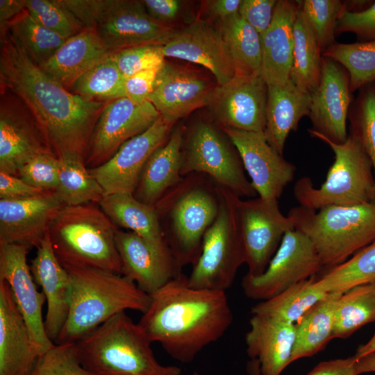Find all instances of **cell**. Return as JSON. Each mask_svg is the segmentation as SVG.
<instances>
[{
  "label": "cell",
  "instance_id": "74e56055",
  "mask_svg": "<svg viewBox=\"0 0 375 375\" xmlns=\"http://www.w3.org/2000/svg\"><path fill=\"white\" fill-rule=\"evenodd\" d=\"M58 159L59 177L56 193L63 205L99 204L105 193L86 167L85 160L77 157Z\"/></svg>",
  "mask_w": 375,
  "mask_h": 375
},
{
  "label": "cell",
  "instance_id": "6125c7cd",
  "mask_svg": "<svg viewBox=\"0 0 375 375\" xmlns=\"http://www.w3.org/2000/svg\"><path fill=\"white\" fill-rule=\"evenodd\" d=\"M193 375H200V374H198L197 372H194V373L193 374Z\"/></svg>",
  "mask_w": 375,
  "mask_h": 375
},
{
  "label": "cell",
  "instance_id": "52a82bcc",
  "mask_svg": "<svg viewBox=\"0 0 375 375\" xmlns=\"http://www.w3.org/2000/svg\"><path fill=\"white\" fill-rule=\"evenodd\" d=\"M294 228L313 244L324 268L346 261L375 240V204L290 210Z\"/></svg>",
  "mask_w": 375,
  "mask_h": 375
},
{
  "label": "cell",
  "instance_id": "6da1fadb",
  "mask_svg": "<svg viewBox=\"0 0 375 375\" xmlns=\"http://www.w3.org/2000/svg\"><path fill=\"white\" fill-rule=\"evenodd\" d=\"M0 38L1 93L14 96L28 110L58 158L85 160L106 103L70 92L31 59L8 29Z\"/></svg>",
  "mask_w": 375,
  "mask_h": 375
},
{
  "label": "cell",
  "instance_id": "d6a6232c",
  "mask_svg": "<svg viewBox=\"0 0 375 375\" xmlns=\"http://www.w3.org/2000/svg\"><path fill=\"white\" fill-rule=\"evenodd\" d=\"M341 294L328 293L295 324L291 363L312 356L333 339L335 309Z\"/></svg>",
  "mask_w": 375,
  "mask_h": 375
},
{
  "label": "cell",
  "instance_id": "60d3db41",
  "mask_svg": "<svg viewBox=\"0 0 375 375\" xmlns=\"http://www.w3.org/2000/svg\"><path fill=\"white\" fill-rule=\"evenodd\" d=\"M322 56L335 60L347 70L352 93L375 83V40L335 42Z\"/></svg>",
  "mask_w": 375,
  "mask_h": 375
},
{
  "label": "cell",
  "instance_id": "6f0895ef",
  "mask_svg": "<svg viewBox=\"0 0 375 375\" xmlns=\"http://www.w3.org/2000/svg\"><path fill=\"white\" fill-rule=\"evenodd\" d=\"M27 0H0V32L4 33L10 24L25 9Z\"/></svg>",
  "mask_w": 375,
  "mask_h": 375
},
{
  "label": "cell",
  "instance_id": "f546056e",
  "mask_svg": "<svg viewBox=\"0 0 375 375\" xmlns=\"http://www.w3.org/2000/svg\"><path fill=\"white\" fill-rule=\"evenodd\" d=\"M310 107V94L290 79L283 85H267L265 135L281 155L289 134L297 130L304 116H308Z\"/></svg>",
  "mask_w": 375,
  "mask_h": 375
},
{
  "label": "cell",
  "instance_id": "680465c9",
  "mask_svg": "<svg viewBox=\"0 0 375 375\" xmlns=\"http://www.w3.org/2000/svg\"><path fill=\"white\" fill-rule=\"evenodd\" d=\"M354 367L357 375L375 372V351L356 359Z\"/></svg>",
  "mask_w": 375,
  "mask_h": 375
},
{
  "label": "cell",
  "instance_id": "7402d4cb",
  "mask_svg": "<svg viewBox=\"0 0 375 375\" xmlns=\"http://www.w3.org/2000/svg\"><path fill=\"white\" fill-rule=\"evenodd\" d=\"M165 58H175L200 65L209 70L217 85L228 83L235 75V67L219 30L209 22L196 19L176 30L163 45Z\"/></svg>",
  "mask_w": 375,
  "mask_h": 375
},
{
  "label": "cell",
  "instance_id": "e0dca14e",
  "mask_svg": "<svg viewBox=\"0 0 375 375\" xmlns=\"http://www.w3.org/2000/svg\"><path fill=\"white\" fill-rule=\"evenodd\" d=\"M221 129L236 148L259 197L278 200L294 178V165L268 142L265 133Z\"/></svg>",
  "mask_w": 375,
  "mask_h": 375
},
{
  "label": "cell",
  "instance_id": "e575fe53",
  "mask_svg": "<svg viewBox=\"0 0 375 375\" xmlns=\"http://www.w3.org/2000/svg\"><path fill=\"white\" fill-rule=\"evenodd\" d=\"M219 30L232 58L235 74L246 76L261 75L260 34L238 13L220 21Z\"/></svg>",
  "mask_w": 375,
  "mask_h": 375
},
{
  "label": "cell",
  "instance_id": "9a60e30c",
  "mask_svg": "<svg viewBox=\"0 0 375 375\" xmlns=\"http://www.w3.org/2000/svg\"><path fill=\"white\" fill-rule=\"evenodd\" d=\"M174 125L160 115L147 131L124 142L106 162L89 169L105 195L133 194L146 162L167 140Z\"/></svg>",
  "mask_w": 375,
  "mask_h": 375
},
{
  "label": "cell",
  "instance_id": "ab89813d",
  "mask_svg": "<svg viewBox=\"0 0 375 375\" xmlns=\"http://www.w3.org/2000/svg\"><path fill=\"white\" fill-rule=\"evenodd\" d=\"M125 77L110 53L80 76L69 91L91 100L108 102L124 97Z\"/></svg>",
  "mask_w": 375,
  "mask_h": 375
},
{
  "label": "cell",
  "instance_id": "4dcf8cb0",
  "mask_svg": "<svg viewBox=\"0 0 375 375\" xmlns=\"http://www.w3.org/2000/svg\"><path fill=\"white\" fill-rule=\"evenodd\" d=\"M110 53L96 31L85 28L67 38L40 67L69 90L80 76Z\"/></svg>",
  "mask_w": 375,
  "mask_h": 375
},
{
  "label": "cell",
  "instance_id": "3957f363",
  "mask_svg": "<svg viewBox=\"0 0 375 375\" xmlns=\"http://www.w3.org/2000/svg\"><path fill=\"white\" fill-rule=\"evenodd\" d=\"M71 284L69 310L55 343L76 342L121 312L144 313L151 296L126 276L108 270L65 265Z\"/></svg>",
  "mask_w": 375,
  "mask_h": 375
},
{
  "label": "cell",
  "instance_id": "f6af8a7d",
  "mask_svg": "<svg viewBox=\"0 0 375 375\" xmlns=\"http://www.w3.org/2000/svg\"><path fill=\"white\" fill-rule=\"evenodd\" d=\"M26 10L41 25L66 39L85 28L60 0H27Z\"/></svg>",
  "mask_w": 375,
  "mask_h": 375
},
{
  "label": "cell",
  "instance_id": "f5cc1de1",
  "mask_svg": "<svg viewBox=\"0 0 375 375\" xmlns=\"http://www.w3.org/2000/svg\"><path fill=\"white\" fill-rule=\"evenodd\" d=\"M43 191L28 184L18 176L0 172V199L24 198Z\"/></svg>",
  "mask_w": 375,
  "mask_h": 375
},
{
  "label": "cell",
  "instance_id": "5b68a950",
  "mask_svg": "<svg viewBox=\"0 0 375 375\" xmlns=\"http://www.w3.org/2000/svg\"><path fill=\"white\" fill-rule=\"evenodd\" d=\"M75 343L81 364L93 375H181L162 365L138 324L126 313L114 315Z\"/></svg>",
  "mask_w": 375,
  "mask_h": 375
},
{
  "label": "cell",
  "instance_id": "603a6c76",
  "mask_svg": "<svg viewBox=\"0 0 375 375\" xmlns=\"http://www.w3.org/2000/svg\"><path fill=\"white\" fill-rule=\"evenodd\" d=\"M115 243L122 274L149 295L183 274L169 249L157 247L131 231L118 229Z\"/></svg>",
  "mask_w": 375,
  "mask_h": 375
},
{
  "label": "cell",
  "instance_id": "7bdbcfd3",
  "mask_svg": "<svg viewBox=\"0 0 375 375\" xmlns=\"http://www.w3.org/2000/svg\"><path fill=\"white\" fill-rule=\"evenodd\" d=\"M349 117V134L359 142L368 156L375 181V83L360 89ZM372 203L375 204V194Z\"/></svg>",
  "mask_w": 375,
  "mask_h": 375
},
{
  "label": "cell",
  "instance_id": "277c9868",
  "mask_svg": "<svg viewBox=\"0 0 375 375\" xmlns=\"http://www.w3.org/2000/svg\"><path fill=\"white\" fill-rule=\"evenodd\" d=\"M218 185L206 175L192 173L168 190L153 206L164 238L178 267L194 265L203 236L219 210Z\"/></svg>",
  "mask_w": 375,
  "mask_h": 375
},
{
  "label": "cell",
  "instance_id": "d6986e66",
  "mask_svg": "<svg viewBox=\"0 0 375 375\" xmlns=\"http://www.w3.org/2000/svg\"><path fill=\"white\" fill-rule=\"evenodd\" d=\"M217 86L199 72L165 61L148 101L162 117L176 124L195 110L208 106Z\"/></svg>",
  "mask_w": 375,
  "mask_h": 375
},
{
  "label": "cell",
  "instance_id": "ee69618b",
  "mask_svg": "<svg viewBox=\"0 0 375 375\" xmlns=\"http://www.w3.org/2000/svg\"><path fill=\"white\" fill-rule=\"evenodd\" d=\"M299 4L323 53L335 42L336 24L345 3L340 0H304Z\"/></svg>",
  "mask_w": 375,
  "mask_h": 375
},
{
  "label": "cell",
  "instance_id": "83f0119b",
  "mask_svg": "<svg viewBox=\"0 0 375 375\" xmlns=\"http://www.w3.org/2000/svg\"><path fill=\"white\" fill-rule=\"evenodd\" d=\"M245 335L247 352L260 363V375H281L291 363L295 324L252 315Z\"/></svg>",
  "mask_w": 375,
  "mask_h": 375
},
{
  "label": "cell",
  "instance_id": "f907efd6",
  "mask_svg": "<svg viewBox=\"0 0 375 375\" xmlns=\"http://www.w3.org/2000/svg\"><path fill=\"white\" fill-rule=\"evenodd\" d=\"M278 0H242L238 14L261 35L269 28Z\"/></svg>",
  "mask_w": 375,
  "mask_h": 375
},
{
  "label": "cell",
  "instance_id": "7a4b0ae2",
  "mask_svg": "<svg viewBox=\"0 0 375 375\" xmlns=\"http://www.w3.org/2000/svg\"><path fill=\"white\" fill-rule=\"evenodd\" d=\"M150 296L138 324L151 343L159 342L169 356L183 363L192 362L233 323L226 292L192 288L183 274Z\"/></svg>",
  "mask_w": 375,
  "mask_h": 375
},
{
  "label": "cell",
  "instance_id": "5bb4252c",
  "mask_svg": "<svg viewBox=\"0 0 375 375\" xmlns=\"http://www.w3.org/2000/svg\"><path fill=\"white\" fill-rule=\"evenodd\" d=\"M160 116L148 100L126 97L106 103L94 128L85 160L88 169L109 160L128 140L147 131Z\"/></svg>",
  "mask_w": 375,
  "mask_h": 375
},
{
  "label": "cell",
  "instance_id": "b9f144b4",
  "mask_svg": "<svg viewBox=\"0 0 375 375\" xmlns=\"http://www.w3.org/2000/svg\"><path fill=\"white\" fill-rule=\"evenodd\" d=\"M8 29L39 66L47 62L67 40L41 25L26 9Z\"/></svg>",
  "mask_w": 375,
  "mask_h": 375
},
{
  "label": "cell",
  "instance_id": "8fae6325",
  "mask_svg": "<svg viewBox=\"0 0 375 375\" xmlns=\"http://www.w3.org/2000/svg\"><path fill=\"white\" fill-rule=\"evenodd\" d=\"M192 173L208 176L240 198L258 194L233 144L221 128L208 121L199 120L187 133L184 131L181 174Z\"/></svg>",
  "mask_w": 375,
  "mask_h": 375
},
{
  "label": "cell",
  "instance_id": "30bf717a",
  "mask_svg": "<svg viewBox=\"0 0 375 375\" xmlns=\"http://www.w3.org/2000/svg\"><path fill=\"white\" fill-rule=\"evenodd\" d=\"M219 187L218 215L205 233L200 255L188 276L194 288L226 292L233 283L239 268L245 264L236 202L238 196Z\"/></svg>",
  "mask_w": 375,
  "mask_h": 375
},
{
  "label": "cell",
  "instance_id": "f35d334b",
  "mask_svg": "<svg viewBox=\"0 0 375 375\" xmlns=\"http://www.w3.org/2000/svg\"><path fill=\"white\" fill-rule=\"evenodd\" d=\"M375 281V240L342 263L316 276L315 285L326 293H344L349 289Z\"/></svg>",
  "mask_w": 375,
  "mask_h": 375
},
{
  "label": "cell",
  "instance_id": "7dc6e473",
  "mask_svg": "<svg viewBox=\"0 0 375 375\" xmlns=\"http://www.w3.org/2000/svg\"><path fill=\"white\" fill-rule=\"evenodd\" d=\"M117 67L125 76L161 67L165 62L163 45L147 44L112 53Z\"/></svg>",
  "mask_w": 375,
  "mask_h": 375
},
{
  "label": "cell",
  "instance_id": "cb8c5ba5",
  "mask_svg": "<svg viewBox=\"0 0 375 375\" xmlns=\"http://www.w3.org/2000/svg\"><path fill=\"white\" fill-rule=\"evenodd\" d=\"M1 95L0 109V172L17 176L22 165L33 157L53 153L36 122L17 99Z\"/></svg>",
  "mask_w": 375,
  "mask_h": 375
},
{
  "label": "cell",
  "instance_id": "d4e9b609",
  "mask_svg": "<svg viewBox=\"0 0 375 375\" xmlns=\"http://www.w3.org/2000/svg\"><path fill=\"white\" fill-rule=\"evenodd\" d=\"M36 249L30 268L35 283L42 287L46 297L44 326L47 335L55 343L69 314L70 278L53 251L48 233Z\"/></svg>",
  "mask_w": 375,
  "mask_h": 375
},
{
  "label": "cell",
  "instance_id": "c3c4849f",
  "mask_svg": "<svg viewBox=\"0 0 375 375\" xmlns=\"http://www.w3.org/2000/svg\"><path fill=\"white\" fill-rule=\"evenodd\" d=\"M60 160L51 152L39 154L21 167L17 176L28 184L44 191L56 192Z\"/></svg>",
  "mask_w": 375,
  "mask_h": 375
},
{
  "label": "cell",
  "instance_id": "d590c367",
  "mask_svg": "<svg viewBox=\"0 0 375 375\" xmlns=\"http://www.w3.org/2000/svg\"><path fill=\"white\" fill-rule=\"evenodd\" d=\"M315 278L297 283L276 296L260 301L252 307L251 314L295 324L328 294L315 285Z\"/></svg>",
  "mask_w": 375,
  "mask_h": 375
},
{
  "label": "cell",
  "instance_id": "2e32d148",
  "mask_svg": "<svg viewBox=\"0 0 375 375\" xmlns=\"http://www.w3.org/2000/svg\"><path fill=\"white\" fill-rule=\"evenodd\" d=\"M267 99V85L261 75L235 74L217 86L208 107L221 128L265 133Z\"/></svg>",
  "mask_w": 375,
  "mask_h": 375
},
{
  "label": "cell",
  "instance_id": "9c48e42d",
  "mask_svg": "<svg viewBox=\"0 0 375 375\" xmlns=\"http://www.w3.org/2000/svg\"><path fill=\"white\" fill-rule=\"evenodd\" d=\"M84 28L96 31L110 53L147 44L165 45L176 29L152 18L142 1L61 0Z\"/></svg>",
  "mask_w": 375,
  "mask_h": 375
},
{
  "label": "cell",
  "instance_id": "bcb514c9",
  "mask_svg": "<svg viewBox=\"0 0 375 375\" xmlns=\"http://www.w3.org/2000/svg\"><path fill=\"white\" fill-rule=\"evenodd\" d=\"M30 375H93L81 364L74 342L55 343L39 356Z\"/></svg>",
  "mask_w": 375,
  "mask_h": 375
},
{
  "label": "cell",
  "instance_id": "7c38bea8",
  "mask_svg": "<svg viewBox=\"0 0 375 375\" xmlns=\"http://www.w3.org/2000/svg\"><path fill=\"white\" fill-rule=\"evenodd\" d=\"M323 268L310 240L293 228L285 233L265 272L256 276L246 274L242 288L248 298L265 301L317 276Z\"/></svg>",
  "mask_w": 375,
  "mask_h": 375
},
{
  "label": "cell",
  "instance_id": "8d00e7d4",
  "mask_svg": "<svg viewBox=\"0 0 375 375\" xmlns=\"http://www.w3.org/2000/svg\"><path fill=\"white\" fill-rule=\"evenodd\" d=\"M372 322H375V281L340 294L335 309L333 339H346Z\"/></svg>",
  "mask_w": 375,
  "mask_h": 375
},
{
  "label": "cell",
  "instance_id": "1f68e13d",
  "mask_svg": "<svg viewBox=\"0 0 375 375\" xmlns=\"http://www.w3.org/2000/svg\"><path fill=\"white\" fill-rule=\"evenodd\" d=\"M99 206L116 226L126 228L150 244L169 249L154 206L138 200L132 194L104 195Z\"/></svg>",
  "mask_w": 375,
  "mask_h": 375
},
{
  "label": "cell",
  "instance_id": "11a10c76",
  "mask_svg": "<svg viewBox=\"0 0 375 375\" xmlns=\"http://www.w3.org/2000/svg\"><path fill=\"white\" fill-rule=\"evenodd\" d=\"M354 356L325 360L317 365L307 375H357Z\"/></svg>",
  "mask_w": 375,
  "mask_h": 375
},
{
  "label": "cell",
  "instance_id": "44dd1931",
  "mask_svg": "<svg viewBox=\"0 0 375 375\" xmlns=\"http://www.w3.org/2000/svg\"><path fill=\"white\" fill-rule=\"evenodd\" d=\"M64 206L53 191L20 199H0V244L37 248L50 223Z\"/></svg>",
  "mask_w": 375,
  "mask_h": 375
},
{
  "label": "cell",
  "instance_id": "484cf974",
  "mask_svg": "<svg viewBox=\"0 0 375 375\" xmlns=\"http://www.w3.org/2000/svg\"><path fill=\"white\" fill-rule=\"evenodd\" d=\"M38 358L10 287L0 280V375H30Z\"/></svg>",
  "mask_w": 375,
  "mask_h": 375
},
{
  "label": "cell",
  "instance_id": "ac0fdd59",
  "mask_svg": "<svg viewBox=\"0 0 375 375\" xmlns=\"http://www.w3.org/2000/svg\"><path fill=\"white\" fill-rule=\"evenodd\" d=\"M28 249L16 244H0V280L12 290L17 306L27 326L33 345L39 356L55 344L47 335L42 318L46 297L39 292L27 263Z\"/></svg>",
  "mask_w": 375,
  "mask_h": 375
},
{
  "label": "cell",
  "instance_id": "94428289",
  "mask_svg": "<svg viewBox=\"0 0 375 375\" xmlns=\"http://www.w3.org/2000/svg\"><path fill=\"white\" fill-rule=\"evenodd\" d=\"M247 369L249 375H260V364L256 359H251L247 362Z\"/></svg>",
  "mask_w": 375,
  "mask_h": 375
},
{
  "label": "cell",
  "instance_id": "ba28073f",
  "mask_svg": "<svg viewBox=\"0 0 375 375\" xmlns=\"http://www.w3.org/2000/svg\"><path fill=\"white\" fill-rule=\"evenodd\" d=\"M308 132L330 147L335 160L319 188H315L308 176L296 182L293 194L299 205L318 210L328 206L372 203L375 194L373 167L359 142L351 134L344 142L336 143L312 129Z\"/></svg>",
  "mask_w": 375,
  "mask_h": 375
},
{
  "label": "cell",
  "instance_id": "f1b7e54d",
  "mask_svg": "<svg viewBox=\"0 0 375 375\" xmlns=\"http://www.w3.org/2000/svg\"><path fill=\"white\" fill-rule=\"evenodd\" d=\"M185 128H173L167 140L149 156L141 173L134 197L154 206L183 177L181 174V147Z\"/></svg>",
  "mask_w": 375,
  "mask_h": 375
},
{
  "label": "cell",
  "instance_id": "681fc988",
  "mask_svg": "<svg viewBox=\"0 0 375 375\" xmlns=\"http://www.w3.org/2000/svg\"><path fill=\"white\" fill-rule=\"evenodd\" d=\"M354 33L361 42L375 40V1L357 12L346 10L340 15L335 33Z\"/></svg>",
  "mask_w": 375,
  "mask_h": 375
},
{
  "label": "cell",
  "instance_id": "db71d44e",
  "mask_svg": "<svg viewBox=\"0 0 375 375\" xmlns=\"http://www.w3.org/2000/svg\"><path fill=\"white\" fill-rule=\"evenodd\" d=\"M142 3L152 18L165 24L178 17L182 6L178 0H144Z\"/></svg>",
  "mask_w": 375,
  "mask_h": 375
},
{
  "label": "cell",
  "instance_id": "816d5d0a",
  "mask_svg": "<svg viewBox=\"0 0 375 375\" xmlns=\"http://www.w3.org/2000/svg\"><path fill=\"white\" fill-rule=\"evenodd\" d=\"M161 67L126 76L123 88L124 97L138 102L148 100Z\"/></svg>",
  "mask_w": 375,
  "mask_h": 375
},
{
  "label": "cell",
  "instance_id": "4fadbf2b",
  "mask_svg": "<svg viewBox=\"0 0 375 375\" xmlns=\"http://www.w3.org/2000/svg\"><path fill=\"white\" fill-rule=\"evenodd\" d=\"M236 208L247 274L259 276L266 269L285 233L294 228L292 222L281 212L278 200L238 197Z\"/></svg>",
  "mask_w": 375,
  "mask_h": 375
},
{
  "label": "cell",
  "instance_id": "9f6ffc18",
  "mask_svg": "<svg viewBox=\"0 0 375 375\" xmlns=\"http://www.w3.org/2000/svg\"><path fill=\"white\" fill-rule=\"evenodd\" d=\"M242 0H210L205 1L208 15L220 21L226 19L237 13Z\"/></svg>",
  "mask_w": 375,
  "mask_h": 375
},
{
  "label": "cell",
  "instance_id": "ffe728a7",
  "mask_svg": "<svg viewBox=\"0 0 375 375\" xmlns=\"http://www.w3.org/2000/svg\"><path fill=\"white\" fill-rule=\"evenodd\" d=\"M352 99L347 70L323 56L319 83L310 94L311 129L334 142H344L349 135L347 120Z\"/></svg>",
  "mask_w": 375,
  "mask_h": 375
},
{
  "label": "cell",
  "instance_id": "836d02e7",
  "mask_svg": "<svg viewBox=\"0 0 375 375\" xmlns=\"http://www.w3.org/2000/svg\"><path fill=\"white\" fill-rule=\"evenodd\" d=\"M322 60V51L299 4L294 24V46L290 79L300 90L311 94L319 83Z\"/></svg>",
  "mask_w": 375,
  "mask_h": 375
},
{
  "label": "cell",
  "instance_id": "4316f807",
  "mask_svg": "<svg viewBox=\"0 0 375 375\" xmlns=\"http://www.w3.org/2000/svg\"><path fill=\"white\" fill-rule=\"evenodd\" d=\"M299 1L278 0L272 21L260 35L261 76L267 85H283L290 80L294 46V24Z\"/></svg>",
  "mask_w": 375,
  "mask_h": 375
},
{
  "label": "cell",
  "instance_id": "91938a15",
  "mask_svg": "<svg viewBox=\"0 0 375 375\" xmlns=\"http://www.w3.org/2000/svg\"><path fill=\"white\" fill-rule=\"evenodd\" d=\"M375 351V333L365 344L360 345L353 355L355 359H358L365 355Z\"/></svg>",
  "mask_w": 375,
  "mask_h": 375
},
{
  "label": "cell",
  "instance_id": "8992f818",
  "mask_svg": "<svg viewBox=\"0 0 375 375\" xmlns=\"http://www.w3.org/2000/svg\"><path fill=\"white\" fill-rule=\"evenodd\" d=\"M117 226L97 203L64 206L51 220L48 233L65 265L84 266L122 274L115 243Z\"/></svg>",
  "mask_w": 375,
  "mask_h": 375
}]
</instances>
